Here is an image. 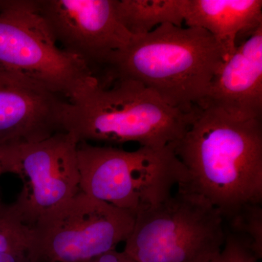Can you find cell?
Masks as SVG:
<instances>
[{"label": "cell", "instance_id": "1", "mask_svg": "<svg viewBox=\"0 0 262 262\" xmlns=\"http://www.w3.org/2000/svg\"><path fill=\"white\" fill-rule=\"evenodd\" d=\"M174 152L188 174L178 187L204 196L225 222L246 205L261 204V119L238 120L196 107Z\"/></svg>", "mask_w": 262, "mask_h": 262}, {"label": "cell", "instance_id": "2", "mask_svg": "<svg viewBox=\"0 0 262 262\" xmlns=\"http://www.w3.org/2000/svg\"><path fill=\"white\" fill-rule=\"evenodd\" d=\"M204 29L165 24L134 36L98 72V80H132L185 113L201 107L213 77L227 60Z\"/></svg>", "mask_w": 262, "mask_h": 262}, {"label": "cell", "instance_id": "3", "mask_svg": "<svg viewBox=\"0 0 262 262\" xmlns=\"http://www.w3.org/2000/svg\"><path fill=\"white\" fill-rule=\"evenodd\" d=\"M194 110L187 113L170 106L137 81L97 79L68 101L62 126L79 141L136 142L160 149L182 139Z\"/></svg>", "mask_w": 262, "mask_h": 262}, {"label": "cell", "instance_id": "4", "mask_svg": "<svg viewBox=\"0 0 262 262\" xmlns=\"http://www.w3.org/2000/svg\"><path fill=\"white\" fill-rule=\"evenodd\" d=\"M175 145L125 151L112 146L77 144L80 191L134 215L158 204L187 182Z\"/></svg>", "mask_w": 262, "mask_h": 262}, {"label": "cell", "instance_id": "5", "mask_svg": "<svg viewBox=\"0 0 262 262\" xmlns=\"http://www.w3.org/2000/svg\"><path fill=\"white\" fill-rule=\"evenodd\" d=\"M225 222L204 196L178 187L136 215L123 251L136 262H209L225 245Z\"/></svg>", "mask_w": 262, "mask_h": 262}, {"label": "cell", "instance_id": "6", "mask_svg": "<svg viewBox=\"0 0 262 262\" xmlns=\"http://www.w3.org/2000/svg\"><path fill=\"white\" fill-rule=\"evenodd\" d=\"M0 70L35 81L68 101L97 80L59 47L37 0H0Z\"/></svg>", "mask_w": 262, "mask_h": 262}, {"label": "cell", "instance_id": "7", "mask_svg": "<svg viewBox=\"0 0 262 262\" xmlns=\"http://www.w3.org/2000/svg\"><path fill=\"white\" fill-rule=\"evenodd\" d=\"M136 215L83 192L39 215L31 226L32 262H83L125 242Z\"/></svg>", "mask_w": 262, "mask_h": 262}, {"label": "cell", "instance_id": "8", "mask_svg": "<svg viewBox=\"0 0 262 262\" xmlns=\"http://www.w3.org/2000/svg\"><path fill=\"white\" fill-rule=\"evenodd\" d=\"M78 142L62 130L38 142L9 146L10 173L24 185L14 204L30 227L43 213L80 192Z\"/></svg>", "mask_w": 262, "mask_h": 262}, {"label": "cell", "instance_id": "9", "mask_svg": "<svg viewBox=\"0 0 262 262\" xmlns=\"http://www.w3.org/2000/svg\"><path fill=\"white\" fill-rule=\"evenodd\" d=\"M60 47L86 63L95 77L134 35L117 18L115 0H37Z\"/></svg>", "mask_w": 262, "mask_h": 262}, {"label": "cell", "instance_id": "10", "mask_svg": "<svg viewBox=\"0 0 262 262\" xmlns=\"http://www.w3.org/2000/svg\"><path fill=\"white\" fill-rule=\"evenodd\" d=\"M67 102L35 81L0 70V146L32 144L63 130Z\"/></svg>", "mask_w": 262, "mask_h": 262}, {"label": "cell", "instance_id": "11", "mask_svg": "<svg viewBox=\"0 0 262 262\" xmlns=\"http://www.w3.org/2000/svg\"><path fill=\"white\" fill-rule=\"evenodd\" d=\"M221 110L238 120L261 119L262 25L227 58L200 108Z\"/></svg>", "mask_w": 262, "mask_h": 262}, {"label": "cell", "instance_id": "12", "mask_svg": "<svg viewBox=\"0 0 262 262\" xmlns=\"http://www.w3.org/2000/svg\"><path fill=\"white\" fill-rule=\"evenodd\" d=\"M184 23L204 29L230 56L237 37L262 25L261 0H185Z\"/></svg>", "mask_w": 262, "mask_h": 262}, {"label": "cell", "instance_id": "13", "mask_svg": "<svg viewBox=\"0 0 262 262\" xmlns=\"http://www.w3.org/2000/svg\"><path fill=\"white\" fill-rule=\"evenodd\" d=\"M117 18L132 35H142L165 24L182 27L185 0H115Z\"/></svg>", "mask_w": 262, "mask_h": 262}, {"label": "cell", "instance_id": "14", "mask_svg": "<svg viewBox=\"0 0 262 262\" xmlns=\"http://www.w3.org/2000/svg\"><path fill=\"white\" fill-rule=\"evenodd\" d=\"M30 235L31 227L14 203L0 202V251L27 253Z\"/></svg>", "mask_w": 262, "mask_h": 262}, {"label": "cell", "instance_id": "15", "mask_svg": "<svg viewBox=\"0 0 262 262\" xmlns=\"http://www.w3.org/2000/svg\"><path fill=\"white\" fill-rule=\"evenodd\" d=\"M229 232L247 239L258 258L262 257L261 204H249L243 207L228 220Z\"/></svg>", "mask_w": 262, "mask_h": 262}, {"label": "cell", "instance_id": "16", "mask_svg": "<svg viewBox=\"0 0 262 262\" xmlns=\"http://www.w3.org/2000/svg\"><path fill=\"white\" fill-rule=\"evenodd\" d=\"M259 260L247 239L226 231L222 251L209 262H258Z\"/></svg>", "mask_w": 262, "mask_h": 262}, {"label": "cell", "instance_id": "17", "mask_svg": "<svg viewBox=\"0 0 262 262\" xmlns=\"http://www.w3.org/2000/svg\"><path fill=\"white\" fill-rule=\"evenodd\" d=\"M83 262H136L125 251H118L117 249L103 253L102 255Z\"/></svg>", "mask_w": 262, "mask_h": 262}, {"label": "cell", "instance_id": "18", "mask_svg": "<svg viewBox=\"0 0 262 262\" xmlns=\"http://www.w3.org/2000/svg\"><path fill=\"white\" fill-rule=\"evenodd\" d=\"M0 262H32L27 252L0 251Z\"/></svg>", "mask_w": 262, "mask_h": 262}, {"label": "cell", "instance_id": "19", "mask_svg": "<svg viewBox=\"0 0 262 262\" xmlns=\"http://www.w3.org/2000/svg\"><path fill=\"white\" fill-rule=\"evenodd\" d=\"M7 173H10L8 146L2 145L0 146V177Z\"/></svg>", "mask_w": 262, "mask_h": 262}]
</instances>
